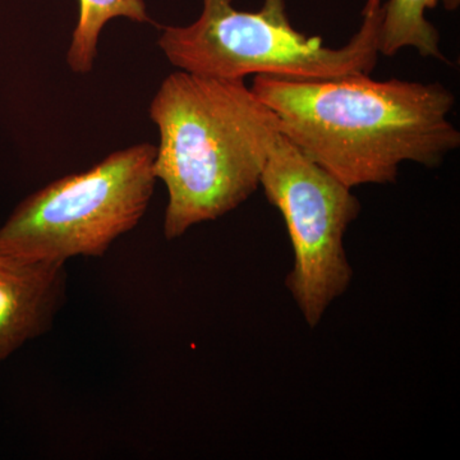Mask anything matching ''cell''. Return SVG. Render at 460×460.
Listing matches in <instances>:
<instances>
[{"instance_id":"obj_1","label":"cell","mask_w":460,"mask_h":460,"mask_svg":"<svg viewBox=\"0 0 460 460\" xmlns=\"http://www.w3.org/2000/svg\"><path fill=\"white\" fill-rule=\"evenodd\" d=\"M251 89L275 114L281 135L352 190L393 183L405 162L436 168L460 146L449 119L456 95L440 83L260 75Z\"/></svg>"},{"instance_id":"obj_2","label":"cell","mask_w":460,"mask_h":460,"mask_svg":"<svg viewBox=\"0 0 460 460\" xmlns=\"http://www.w3.org/2000/svg\"><path fill=\"white\" fill-rule=\"evenodd\" d=\"M148 113L160 135L154 172L168 190V241L219 219L259 189L279 124L244 80L180 69L160 84Z\"/></svg>"},{"instance_id":"obj_3","label":"cell","mask_w":460,"mask_h":460,"mask_svg":"<svg viewBox=\"0 0 460 460\" xmlns=\"http://www.w3.org/2000/svg\"><path fill=\"white\" fill-rule=\"evenodd\" d=\"M383 2L367 0L358 31L338 49L326 47L319 36L296 31L286 0H263L257 12L239 11L234 0H202L198 20L187 26H163L157 45L181 71L210 77L330 80L370 75L380 54Z\"/></svg>"},{"instance_id":"obj_4","label":"cell","mask_w":460,"mask_h":460,"mask_svg":"<svg viewBox=\"0 0 460 460\" xmlns=\"http://www.w3.org/2000/svg\"><path fill=\"white\" fill-rule=\"evenodd\" d=\"M155 156V145H133L36 190L0 226V251L63 263L104 256L146 213Z\"/></svg>"},{"instance_id":"obj_5","label":"cell","mask_w":460,"mask_h":460,"mask_svg":"<svg viewBox=\"0 0 460 460\" xmlns=\"http://www.w3.org/2000/svg\"><path fill=\"white\" fill-rule=\"evenodd\" d=\"M260 186L289 233L295 263L287 288L305 323L314 328L352 281L344 235L361 213V204L352 189L280 132L263 166Z\"/></svg>"},{"instance_id":"obj_6","label":"cell","mask_w":460,"mask_h":460,"mask_svg":"<svg viewBox=\"0 0 460 460\" xmlns=\"http://www.w3.org/2000/svg\"><path fill=\"white\" fill-rule=\"evenodd\" d=\"M66 263L0 251V363L53 328L66 298Z\"/></svg>"},{"instance_id":"obj_7","label":"cell","mask_w":460,"mask_h":460,"mask_svg":"<svg viewBox=\"0 0 460 460\" xmlns=\"http://www.w3.org/2000/svg\"><path fill=\"white\" fill-rule=\"evenodd\" d=\"M443 5L454 12L460 0H387L381 7L378 27V53L394 57L405 48H413L420 56L447 62L440 49V33L426 18L431 9Z\"/></svg>"},{"instance_id":"obj_8","label":"cell","mask_w":460,"mask_h":460,"mask_svg":"<svg viewBox=\"0 0 460 460\" xmlns=\"http://www.w3.org/2000/svg\"><path fill=\"white\" fill-rule=\"evenodd\" d=\"M80 16L66 53V65L78 75L93 71L98 57L100 33L114 18L150 22L145 0H78Z\"/></svg>"}]
</instances>
